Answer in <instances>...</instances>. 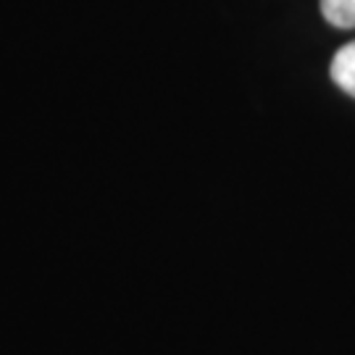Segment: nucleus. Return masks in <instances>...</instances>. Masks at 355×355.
Segmentation results:
<instances>
[{
	"label": "nucleus",
	"mask_w": 355,
	"mask_h": 355,
	"mask_svg": "<svg viewBox=\"0 0 355 355\" xmlns=\"http://www.w3.org/2000/svg\"><path fill=\"white\" fill-rule=\"evenodd\" d=\"M329 71L334 85L343 89V92H347L350 98H355V40L334 53Z\"/></svg>",
	"instance_id": "nucleus-1"
},
{
	"label": "nucleus",
	"mask_w": 355,
	"mask_h": 355,
	"mask_svg": "<svg viewBox=\"0 0 355 355\" xmlns=\"http://www.w3.org/2000/svg\"><path fill=\"white\" fill-rule=\"evenodd\" d=\"M321 13L337 29H355V0H321Z\"/></svg>",
	"instance_id": "nucleus-2"
}]
</instances>
